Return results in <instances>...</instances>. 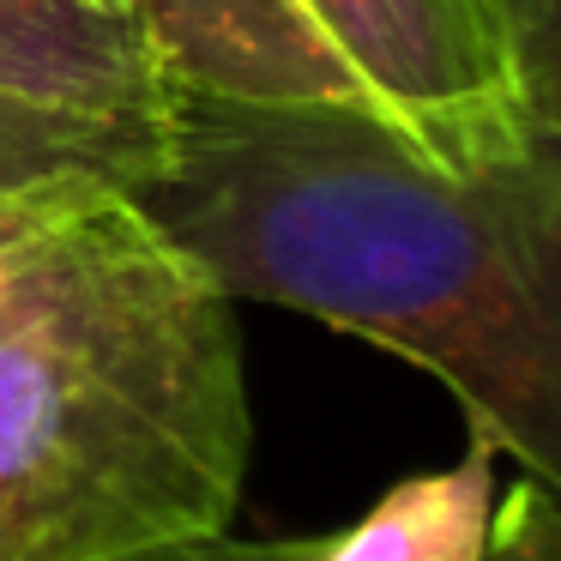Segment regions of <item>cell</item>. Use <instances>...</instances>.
I'll use <instances>...</instances> for the list:
<instances>
[{
    "mask_svg": "<svg viewBox=\"0 0 561 561\" xmlns=\"http://www.w3.org/2000/svg\"><path fill=\"white\" fill-rule=\"evenodd\" d=\"M495 519V447L471 440L459 465L392 483L356 525L320 537L314 561H477Z\"/></svg>",
    "mask_w": 561,
    "mask_h": 561,
    "instance_id": "52a82bcc",
    "label": "cell"
},
{
    "mask_svg": "<svg viewBox=\"0 0 561 561\" xmlns=\"http://www.w3.org/2000/svg\"><path fill=\"white\" fill-rule=\"evenodd\" d=\"M392 134L440 170H489L537 139L495 0H308Z\"/></svg>",
    "mask_w": 561,
    "mask_h": 561,
    "instance_id": "3957f363",
    "label": "cell"
},
{
    "mask_svg": "<svg viewBox=\"0 0 561 561\" xmlns=\"http://www.w3.org/2000/svg\"><path fill=\"white\" fill-rule=\"evenodd\" d=\"M170 110L122 115L0 91V242L103 199H139L170 170Z\"/></svg>",
    "mask_w": 561,
    "mask_h": 561,
    "instance_id": "5b68a950",
    "label": "cell"
},
{
    "mask_svg": "<svg viewBox=\"0 0 561 561\" xmlns=\"http://www.w3.org/2000/svg\"><path fill=\"white\" fill-rule=\"evenodd\" d=\"M98 7H115V13H127V0H98Z\"/></svg>",
    "mask_w": 561,
    "mask_h": 561,
    "instance_id": "8fae6325",
    "label": "cell"
},
{
    "mask_svg": "<svg viewBox=\"0 0 561 561\" xmlns=\"http://www.w3.org/2000/svg\"><path fill=\"white\" fill-rule=\"evenodd\" d=\"M127 19L139 25L170 103L332 110L387 122L308 0H127Z\"/></svg>",
    "mask_w": 561,
    "mask_h": 561,
    "instance_id": "277c9868",
    "label": "cell"
},
{
    "mask_svg": "<svg viewBox=\"0 0 561 561\" xmlns=\"http://www.w3.org/2000/svg\"><path fill=\"white\" fill-rule=\"evenodd\" d=\"M139 206L230 302L428 368L561 501V139L459 175L375 115L175 103Z\"/></svg>",
    "mask_w": 561,
    "mask_h": 561,
    "instance_id": "6da1fadb",
    "label": "cell"
},
{
    "mask_svg": "<svg viewBox=\"0 0 561 561\" xmlns=\"http://www.w3.org/2000/svg\"><path fill=\"white\" fill-rule=\"evenodd\" d=\"M477 561H561V501L549 495L543 483L519 477V483L495 501L489 543Z\"/></svg>",
    "mask_w": 561,
    "mask_h": 561,
    "instance_id": "9c48e42d",
    "label": "cell"
},
{
    "mask_svg": "<svg viewBox=\"0 0 561 561\" xmlns=\"http://www.w3.org/2000/svg\"><path fill=\"white\" fill-rule=\"evenodd\" d=\"M0 91L73 110H170L139 25L98 0H0Z\"/></svg>",
    "mask_w": 561,
    "mask_h": 561,
    "instance_id": "8992f818",
    "label": "cell"
},
{
    "mask_svg": "<svg viewBox=\"0 0 561 561\" xmlns=\"http://www.w3.org/2000/svg\"><path fill=\"white\" fill-rule=\"evenodd\" d=\"M537 127L561 139V0H495Z\"/></svg>",
    "mask_w": 561,
    "mask_h": 561,
    "instance_id": "ba28073f",
    "label": "cell"
},
{
    "mask_svg": "<svg viewBox=\"0 0 561 561\" xmlns=\"http://www.w3.org/2000/svg\"><path fill=\"white\" fill-rule=\"evenodd\" d=\"M248 447L236 302L139 199L0 242V561L230 531Z\"/></svg>",
    "mask_w": 561,
    "mask_h": 561,
    "instance_id": "7a4b0ae2",
    "label": "cell"
},
{
    "mask_svg": "<svg viewBox=\"0 0 561 561\" xmlns=\"http://www.w3.org/2000/svg\"><path fill=\"white\" fill-rule=\"evenodd\" d=\"M320 537H187V543H163L127 561H314Z\"/></svg>",
    "mask_w": 561,
    "mask_h": 561,
    "instance_id": "30bf717a",
    "label": "cell"
}]
</instances>
